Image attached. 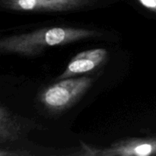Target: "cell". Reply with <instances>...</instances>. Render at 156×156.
<instances>
[{"label":"cell","mask_w":156,"mask_h":156,"mask_svg":"<svg viewBox=\"0 0 156 156\" xmlns=\"http://www.w3.org/2000/svg\"><path fill=\"white\" fill-rule=\"evenodd\" d=\"M98 32L72 27H44L0 40V51L5 54L35 56L45 49L99 36Z\"/></svg>","instance_id":"cell-1"},{"label":"cell","mask_w":156,"mask_h":156,"mask_svg":"<svg viewBox=\"0 0 156 156\" xmlns=\"http://www.w3.org/2000/svg\"><path fill=\"white\" fill-rule=\"evenodd\" d=\"M92 78L88 76L60 79L40 94L39 99L44 108L52 112H62L73 106L92 85Z\"/></svg>","instance_id":"cell-2"},{"label":"cell","mask_w":156,"mask_h":156,"mask_svg":"<svg viewBox=\"0 0 156 156\" xmlns=\"http://www.w3.org/2000/svg\"><path fill=\"white\" fill-rule=\"evenodd\" d=\"M80 155L93 156H149L156 155V136L149 138H129L113 143L110 147L94 149L82 145Z\"/></svg>","instance_id":"cell-3"},{"label":"cell","mask_w":156,"mask_h":156,"mask_svg":"<svg viewBox=\"0 0 156 156\" xmlns=\"http://www.w3.org/2000/svg\"><path fill=\"white\" fill-rule=\"evenodd\" d=\"M89 4V0H1L2 7L18 12H66Z\"/></svg>","instance_id":"cell-4"},{"label":"cell","mask_w":156,"mask_h":156,"mask_svg":"<svg viewBox=\"0 0 156 156\" xmlns=\"http://www.w3.org/2000/svg\"><path fill=\"white\" fill-rule=\"evenodd\" d=\"M108 51L104 48L85 50L73 56L59 79L76 77L79 75L95 70L106 61Z\"/></svg>","instance_id":"cell-5"},{"label":"cell","mask_w":156,"mask_h":156,"mask_svg":"<svg viewBox=\"0 0 156 156\" xmlns=\"http://www.w3.org/2000/svg\"><path fill=\"white\" fill-rule=\"evenodd\" d=\"M24 124L20 117L15 115L6 107H0V143L13 142L24 133Z\"/></svg>","instance_id":"cell-6"},{"label":"cell","mask_w":156,"mask_h":156,"mask_svg":"<svg viewBox=\"0 0 156 156\" xmlns=\"http://www.w3.org/2000/svg\"><path fill=\"white\" fill-rule=\"evenodd\" d=\"M142 6L156 14V0H137Z\"/></svg>","instance_id":"cell-7"}]
</instances>
